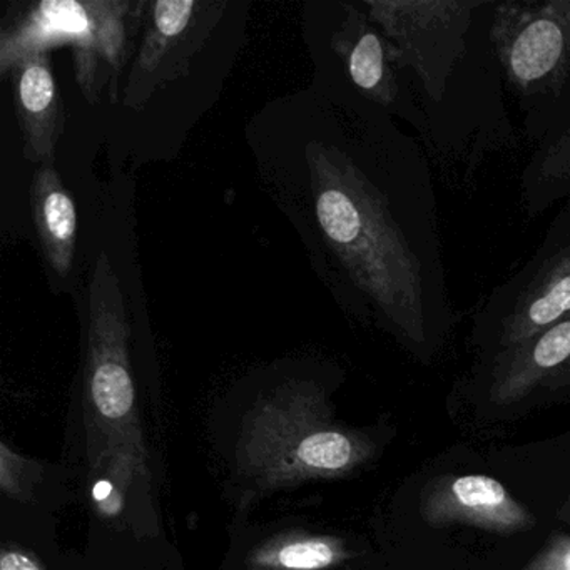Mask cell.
<instances>
[{
    "label": "cell",
    "instance_id": "obj_1",
    "mask_svg": "<svg viewBox=\"0 0 570 570\" xmlns=\"http://www.w3.org/2000/svg\"><path fill=\"white\" fill-rule=\"evenodd\" d=\"M315 216L363 315L416 358L452 332L432 159L385 116L372 156L308 146Z\"/></svg>",
    "mask_w": 570,
    "mask_h": 570
},
{
    "label": "cell",
    "instance_id": "obj_2",
    "mask_svg": "<svg viewBox=\"0 0 570 570\" xmlns=\"http://www.w3.org/2000/svg\"><path fill=\"white\" fill-rule=\"evenodd\" d=\"M493 2H363L429 119L430 159L460 188L470 185L489 153L510 148L515 138L490 41Z\"/></svg>",
    "mask_w": 570,
    "mask_h": 570
},
{
    "label": "cell",
    "instance_id": "obj_3",
    "mask_svg": "<svg viewBox=\"0 0 570 570\" xmlns=\"http://www.w3.org/2000/svg\"><path fill=\"white\" fill-rule=\"evenodd\" d=\"M372 443L330 420L325 396L288 385L263 400L246 420L239 463L263 485H293L346 475L372 455Z\"/></svg>",
    "mask_w": 570,
    "mask_h": 570
},
{
    "label": "cell",
    "instance_id": "obj_4",
    "mask_svg": "<svg viewBox=\"0 0 570 570\" xmlns=\"http://www.w3.org/2000/svg\"><path fill=\"white\" fill-rule=\"evenodd\" d=\"M129 9L126 0H41L28 6L0 32V75H11L32 52L69 45L75 49L76 79L95 105L109 76L125 65Z\"/></svg>",
    "mask_w": 570,
    "mask_h": 570
},
{
    "label": "cell",
    "instance_id": "obj_5",
    "mask_svg": "<svg viewBox=\"0 0 570 570\" xmlns=\"http://www.w3.org/2000/svg\"><path fill=\"white\" fill-rule=\"evenodd\" d=\"M490 41L532 136L570 85V0L493 2Z\"/></svg>",
    "mask_w": 570,
    "mask_h": 570
},
{
    "label": "cell",
    "instance_id": "obj_6",
    "mask_svg": "<svg viewBox=\"0 0 570 570\" xmlns=\"http://www.w3.org/2000/svg\"><path fill=\"white\" fill-rule=\"evenodd\" d=\"M129 325L121 283L102 253L89 285L88 382L95 422L109 436L108 449L145 465L136 419V386L129 363Z\"/></svg>",
    "mask_w": 570,
    "mask_h": 570
},
{
    "label": "cell",
    "instance_id": "obj_7",
    "mask_svg": "<svg viewBox=\"0 0 570 570\" xmlns=\"http://www.w3.org/2000/svg\"><path fill=\"white\" fill-rule=\"evenodd\" d=\"M569 315L570 198L550 223L532 258L476 308L473 335L495 355Z\"/></svg>",
    "mask_w": 570,
    "mask_h": 570
},
{
    "label": "cell",
    "instance_id": "obj_8",
    "mask_svg": "<svg viewBox=\"0 0 570 570\" xmlns=\"http://www.w3.org/2000/svg\"><path fill=\"white\" fill-rule=\"evenodd\" d=\"M345 18L333 35L332 48L343 65L350 82L360 96L412 126L416 138L429 153L432 131L419 99L399 66L389 42L373 26L362 6L345 4Z\"/></svg>",
    "mask_w": 570,
    "mask_h": 570
},
{
    "label": "cell",
    "instance_id": "obj_9",
    "mask_svg": "<svg viewBox=\"0 0 570 570\" xmlns=\"http://www.w3.org/2000/svg\"><path fill=\"white\" fill-rule=\"evenodd\" d=\"M422 519L432 527L469 525L485 532H527L535 517L499 480L480 473L443 476L422 499Z\"/></svg>",
    "mask_w": 570,
    "mask_h": 570
},
{
    "label": "cell",
    "instance_id": "obj_10",
    "mask_svg": "<svg viewBox=\"0 0 570 570\" xmlns=\"http://www.w3.org/2000/svg\"><path fill=\"white\" fill-rule=\"evenodd\" d=\"M490 358L489 395L497 405H512L539 389L569 386L570 315Z\"/></svg>",
    "mask_w": 570,
    "mask_h": 570
},
{
    "label": "cell",
    "instance_id": "obj_11",
    "mask_svg": "<svg viewBox=\"0 0 570 570\" xmlns=\"http://www.w3.org/2000/svg\"><path fill=\"white\" fill-rule=\"evenodd\" d=\"M16 115L28 161L55 159L62 135V106L49 52H32L11 72Z\"/></svg>",
    "mask_w": 570,
    "mask_h": 570
},
{
    "label": "cell",
    "instance_id": "obj_12",
    "mask_svg": "<svg viewBox=\"0 0 570 570\" xmlns=\"http://www.w3.org/2000/svg\"><path fill=\"white\" fill-rule=\"evenodd\" d=\"M149 8L148 31L126 86V106H138L146 101L156 86L161 85L171 62L178 65L181 58L188 61L183 49L191 45L188 35L202 4L193 0H159Z\"/></svg>",
    "mask_w": 570,
    "mask_h": 570
},
{
    "label": "cell",
    "instance_id": "obj_13",
    "mask_svg": "<svg viewBox=\"0 0 570 570\" xmlns=\"http://www.w3.org/2000/svg\"><path fill=\"white\" fill-rule=\"evenodd\" d=\"M530 138L537 148L522 173V202L537 216L570 198V85Z\"/></svg>",
    "mask_w": 570,
    "mask_h": 570
},
{
    "label": "cell",
    "instance_id": "obj_14",
    "mask_svg": "<svg viewBox=\"0 0 570 570\" xmlns=\"http://www.w3.org/2000/svg\"><path fill=\"white\" fill-rule=\"evenodd\" d=\"M36 232L49 268L59 278L71 273L78 239V212L59 173L45 165L36 171L31 189Z\"/></svg>",
    "mask_w": 570,
    "mask_h": 570
},
{
    "label": "cell",
    "instance_id": "obj_15",
    "mask_svg": "<svg viewBox=\"0 0 570 570\" xmlns=\"http://www.w3.org/2000/svg\"><path fill=\"white\" fill-rule=\"evenodd\" d=\"M350 557L342 539L293 533L259 547L253 556V566L258 570H326Z\"/></svg>",
    "mask_w": 570,
    "mask_h": 570
},
{
    "label": "cell",
    "instance_id": "obj_16",
    "mask_svg": "<svg viewBox=\"0 0 570 570\" xmlns=\"http://www.w3.org/2000/svg\"><path fill=\"white\" fill-rule=\"evenodd\" d=\"M523 570H570V535L553 533Z\"/></svg>",
    "mask_w": 570,
    "mask_h": 570
},
{
    "label": "cell",
    "instance_id": "obj_17",
    "mask_svg": "<svg viewBox=\"0 0 570 570\" xmlns=\"http://www.w3.org/2000/svg\"><path fill=\"white\" fill-rule=\"evenodd\" d=\"M0 485L6 493L11 497H19V493L24 489L26 473H28V465L26 460L21 459L18 453L11 452L6 443L0 446Z\"/></svg>",
    "mask_w": 570,
    "mask_h": 570
},
{
    "label": "cell",
    "instance_id": "obj_18",
    "mask_svg": "<svg viewBox=\"0 0 570 570\" xmlns=\"http://www.w3.org/2000/svg\"><path fill=\"white\" fill-rule=\"evenodd\" d=\"M0 570H45L39 560L18 547H6L0 556Z\"/></svg>",
    "mask_w": 570,
    "mask_h": 570
}]
</instances>
